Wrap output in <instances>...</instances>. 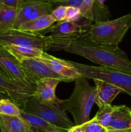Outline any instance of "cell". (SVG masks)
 Listing matches in <instances>:
<instances>
[{"label":"cell","instance_id":"1","mask_svg":"<svg viewBox=\"0 0 131 132\" xmlns=\"http://www.w3.org/2000/svg\"><path fill=\"white\" fill-rule=\"evenodd\" d=\"M64 50L86 58L100 66L116 68L131 73V61L118 46L97 43L80 35L69 41Z\"/></svg>","mask_w":131,"mask_h":132},{"label":"cell","instance_id":"2","mask_svg":"<svg viewBox=\"0 0 131 132\" xmlns=\"http://www.w3.org/2000/svg\"><path fill=\"white\" fill-rule=\"evenodd\" d=\"M74 81L75 85L72 94L68 99L61 100L60 104L66 112L71 113L75 126H80L90 120V113L96 101V88L82 76Z\"/></svg>","mask_w":131,"mask_h":132},{"label":"cell","instance_id":"3","mask_svg":"<svg viewBox=\"0 0 131 132\" xmlns=\"http://www.w3.org/2000/svg\"><path fill=\"white\" fill-rule=\"evenodd\" d=\"M131 28V14L105 21L95 22L82 34L89 39L102 45L118 46Z\"/></svg>","mask_w":131,"mask_h":132},{"label":"cell","instance_id":"4","mask_svg":"<svg viewBox=\"0 0 131 132\" xmlns=\"http://www.w3.org/2000/svg\"><path fill=\"white\" fill-rule=\"evenodd\" d=\"M21 46L37 48L46 50L64 49V41L51 36L24 32L18 29L9 28L0 30V46Z\"/></svg>","mask_w":131,"mask_h":132},{"label":"cell","instance_id":"5","mask_svg":"<svg viewBox=\"0 0 131 132\" xmlns=\"http://www.w3.org/2000/svg\"><path fill=\"white\" fill-rule=\"evenodd\" d=\"M83 77L99 80L119 88L123 92L131 95V73L121 70L102 66H90L66 61Z\"/></svg>","mask_w":131,"mask_h":132},{"label":"cell","instance_id":"6","mask_svg":"<svg viewBox=\"0 0 131 132\" xmlns=\"http://www.w3.org/2000/svg\"><path fill=\"white\" fill-rule=\"evenodd\" d=\"M60 103H42L31 97L27 101L23 111L39 117L54 126L69 130L75 125L68 117Z\"/></svg>","mask_w":131,"mask_h":132},{"label":"cell","instance_id":"7","mask_svg":"<svg viewBox=\"0 0 131 132\" xmlns=\"http://www.w3.org/2000/svg\"><path fill=\"white\" fill-rule=\"evenodd\" d=\"M53 4L39 0H23L17 9V15L12 28L17 29L26 22L44 15H50L53 10Z\"/></svg>","mask_w":131,"mask_h":132},{"label":"cell","instance_id":"8","mask_svg":"<svg viewBox=\"0 0 131 132\" xmlns=\"http://www.w3.org/2000/svg\"><path fill=\"white\" fill-rule=\"evenodd\" d=\"M0 88L10 97L21 110L25 108L27 101L32 96L35 87L22 81L12 80L0 73Z\"/></svg>","mask_w":131,"mask_h":132},{"label":"cell","instance_id":"9","mask_svg":"<svg viewBox=\"0 0 131 132\" xmlns=\"http://www.w3.org/2000/svg\"><path fill=\"white\" fill-rule=\"evenodd\" d=\"M0 73L8 79L22 81L35 87V85L30 81L20 62L1 46H0Z\"/></svg>","mask_w":131,"mask_h":132},{"label":"cell","instance_id":"10","mask_svg":"<svg viewBox=\"0 0 131 132\" xmlns=\"http://www.w3.org/2000/svg\"><path fill=\"white\" fill-rule=\"evenodd\" d=\"M30 81L35 85L39 80L45 78H54L62 82H70L53 72L48 65L39 59L27 58L19 61Z\"/></svg>","mask_w":131,"mask_h":132},{"label":"cell","instance_id":"11","mask_svg":"<svg viewBox=\"0 0 131 132\" xmlns=\"http://www.w3.org/2000/svg\"><path fill=\"white\" fill-rule=\"evenodd\" d=\"M80 20L78 22L66 20L59 22L55 26H51L50 27L51 31L50 36L56 38L73 40L87 32L91 26V24L80 23Z\"/></svg>","mask_w":131,"mask_h":132},{"label":"cell","instance_id":"12","mask_svg":"<svg viewBox=\"0 0 131 132\" xmlns=\"http://www.w3.org/2000/svg\"><path fill=\"white\" fill-rule=\"evenodd\" d=\"M60 82H62L60 80L54 78L39 80L36 82L35 88L32 97L42 103L59 104L61 99L57 97L55 90Z\"/></svg>","mask_w":131,"mask_h":132},{"label":"cell","instance_id":"13","mask_svg":"<svg viewBox=\"0 0 131 132\" xmlns=\"http://www.w3.org/2000/svg\"><path fill=\"white\" fill-rule=\"evenodd\" d=\"M39 59L46 63L55 73L70 82L81 77L76 70L71 67L66 61L55 57L48 54L46 52H44Z\"/></svg>","mask_w":131,"mask_h":132},{"label":"cell","instance_id":"14","mask_svg":"<svg viewBox=\"0 0 131 132\" xmlns=\"http://www.w3.org/2000/svg\"><path fill=\"white\" fill-rule=\"evenodd\" d=\"M96 88L95 103L99 108L104 106L111 105L112 102L120 93L123 92L119 88L99 80H93Z\"/></svg>","mask_w":131,"mask_h":132},{"label":"cell","instance_id":"15","mask_svg":"<svg viewBox=\"0 0 131 132\" xmlns=\"http://www.w3.org/2000/svg\"><path fill=\"white\" fill-rule=\"evenodd\" d=\"M130 128H131V109L125 105L116 106L107 129L113 130Z\"/></svg>","mask_w":131,"mask_h":132},{"label":"cell","instance_id":"16","mask_svg":"<svg viewBox=\"0 0 131 132\" xmlns=\"http://www.w3.org/2000/svg\"><path fill=\"white\" fill-rule=\"evenodd\" d=\"M19 117L32 129L37 131L47 132H68V130L61 128L49 123L39 117L31 113H26L23 110H20Z\"/></svg>","mask_w":131,"mask_h":132},{"label":"cell","instance_id":"17","mask_svg":"<svg viewBox=\"0 0 131 132\" xmlns=\"http://www.w3.org/2000/svg\"><path fill=\"white\" fill-rule=\"evenodd\" d=\"M55 23L51 15H44L33 20L26 22L17 29L30 33L40 34L39 32L50 28Z\"/></svg>","mask_w":131,"mask_h":132},{"label":"cell","instance_id":"18","mask_svg":"<svg viewBox=\"0 0 131 132\" xmlns=\"http://www.w3.org/2000/svg\"><path fill=\"white\" fill-rule=\"evenodd\" d=\"M6 50L11 53L18 61L27 58L39 59L44 53V50L37 48L21 46H4Z\"/></svg>","mask_w":131,"mask_h":132},{"label":"cell","instance_id":"19","mask_svg":"<svg viewBox=\"0 0 131 132\" xmlns=\"http://www.w3.org/2000/svg\"><path fill=\"white\" fill-rule=\"evenodd\" d=\"M0 123L11 132H28L32 129L19 116L0 114Z\"/></svg>","mask_w":131,"mask_h":132},{"label":"cell","instance_id":"20","mask_svg":"<svg viewBox=\"0 0 131 132\" xmlns=\"http://www.w3.org/2000/svg\"><path fill=\"white\" fill-rule=\"evenodd\" d=\"M17 15V9L3 5L0 8V30L12 28Z\"/></svg>","mask_w":131,"mask_h":132},{"label":"cell","instance_id":"21","mask_svg":"<svg viewBox=\"0 0 131 132\" xmlns=\"http://www.w3.org/2000/svg\"><path fill=\"white\" fill-rule=\"evenodd\" d=\"M116 108V106L112 105V104L104 106L99 108L98 112L92 119L100 125L107 128L111 120L112 115Z\"/></svg>","mask_w":131,"mask_h":132},{"label":"cell","instance_id":"22","mask_svg":"<svg viewBox=\"0 0 131 132\" xmlns=\"http://www.w3.org/2000/svg\"><path fill=\"white\" fill-rule=\"evenodd\" d=\"M20 110L19 107L10 99H3L0 101V114L19 116Z\"/></svg>","mask_w":131,"mask_h":132},{"label":"cell","instance_id":"23","mask_svg":"<svg viewBox=\"0 0 131 132\" xmlns=\"http://www.w3.org/2000/svg\"><path fill=\"white\" fill-rule=\"evenodd\" d=\"M95 0H83L80 8L81 15L87 20L93 21V6Z\"/></svg>","mask_w":131,"mask_h":132},{"label":"cell","instance_id":"24","mask_svg":"<svg viewBox=\"0 0 131 132\" xmlns=\"http://www.w3.org/2000/svg\"><path fill=\"white\" fill-rule=\"evenodd\" d=\"M85 132H108L106 128L98 123L93 119L81 125Z\"/></svg>","mask_w":131,"mask_h":132},{"label":"cell","instance_id":"25","mask_svg":"<svg viewBox=\"0 0 131 132\" xmlns=\"http://www.w3.org/2000/svg\"><path fill=\"white\" fill-rule=\"evenodd\" d=\"M82 18L80 9L73 6H67L65 20L72 22H78Z\"/></svg>","mask_w":131,"mask_h":132},{"label":"cell","instance_id":"26","mask_svg":"<svg viewBox=\"0 0 131 132\" xmlns=\"http://www.w3.org/2000/svg\"><path fill=\"white\" fill-rule=\"evenodd\" d=\"M67 6L64 5H60L56 9H53L50 14L55 22H61L65 21L66 14Z\"/></svg>","mask_w":131,"mask_h":132},{"label":"cell","instance_id":"27","mask_svg":"<svg viewBox=\"0 0 131 132\" xmlns=\"http://www.w3.org/2000/svg\"><path fill=\"white\" fill-rule=\"evenodd\" d=\"M23 0H3V4L9 7L18 9Z\"/></svg>","mask_w":131,"mask_h":132},{"label":"cell","instance_id":"28","mask_svg":"<svg viewBox=\"0 0 131 132\" xmlns=\"http://www.w3.org/2000/svg\"><path fill=\"white\" fill-rule=\"evenodd\" d=\"M83 0H66L62 5L67 6H73V7L80 9L82 6Z\"/></svg>","mask_w":131,"mask_h":132},{"label":"cell","instance_id":"29","mask_svg":"<svg viewBox=\"0 0 131 132\" xmlns=\"http://www.w3.org/2000/svg\"><path fill=\"white\" fill-rule=\"evenodd\" d=\"M68 132H85L83 128L81 126H74L68 130Z\"/></svg>","mask_w":131,"mask_h":132},{"label":"cell","instance_id":"30","mask_svg":"<svg viewBox=\"0 0 131 132\" xmlns=\"http://www.w3.org/2000/svg\"><path fill=\"white\" fill-rule=\"evenodd\" d=\"M39 1H44V2L49 3H58L60 5H62L63 3L66 1V0H39Z\"/></svg>","mask_w":131,"mask_h":132},{"label":"cell","instance_id":"31","mask_svg":"<svg viewBox=\"0 0 131 132\" xmlns=\"http://www.w3.org/2000/svg\"><path fill=\"white\" fill-rule=\"evenodd\" d=\"M3 99H10V100H11L8 95L2 88H0V101L3 100Z\"/></svg>","mask_w":131,"mask_h":132},{"label":"cell","instance_id":"32","mask_svg":"<svg viewBox=\"0 0 131 132\" xmlns=\"http://www.w3.org/2000/svg\"><path fill=\"white\" fill-rule=\"evenodd\" d=\"M108 132H131V128L127 129H122V130H108Z\"/></svg>","mask_w":131,"mask_h":132},{"label":"cell","instance_id":"33","mask_svg":"<svg viewBox=\"0 0 131 132\" xmlns=\"http://www.w3.org/2000/svg\"><path fill=\"white\" fill-rule=\"evenodd\" d=\"M106 0H95V3L100 6H104V3L105 2Z\"/></svg>","mask_w":131,"mask_h":132},{"label":"cell","instance_id":"34","mask_svg":"<svg viewBox=\"0 0 131 132\" xmlns=\"http://www.w3.org/2000/svg\"><path fill=\"white\" fill-rule=\"evenodd\" d=\"M0 130H1V132H11L6 130L5 128V126H4L1 123H0Z\"/></svg>","mask_w":131,"mask_h":132},{"label":"cell","instance_id":"35","mask_svg":"<svg viewBox=\"0 0 131 132\" xmlns=\"http://www.w3.org/2000/svg\"><path fill=\"white\" fill-rule=\"evenodd\" d=\"M28 132H39L38 131H37V130H33V129H31Z\"/></svg>","mask_w":131,"mask_h":132},{"label":"cell","instance_id":"36","mask_svg":"<svg viewBox=\"0 0 131 132\" xmlns=\"http://www.w3.org/2000/svg\"><path fill=\"white\" fill-rule=\"evenodd\" d=\"M3 0H0V8L3 6Z\"/></svg>","mask_w":131,"mask_h":132},{"label":"cell","instance_id":"37","mask_svg":"<svg viewBox=\"0 0 131 132\" xmlns=\"http://www.w3.org/2000/svg\"><path fill=\"white\" fill-rule=\"evenodd\" d=\"M39 132H47V131H38Z\"/></svg>","mask_w":131,"mask_h":132}]
</instances>
